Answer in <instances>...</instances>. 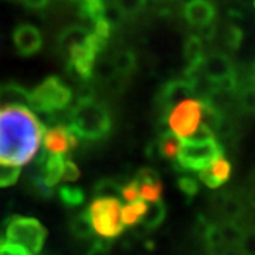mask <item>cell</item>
<instances>
[{
    "mask_svg": "<svg viewBox=\"0 0 255 255\" xmlns=\"http://www.w3.org/2000/svg\"><path fill=\"white\" fill-rule=\"evenodd\" d=\"M44 133L43 124L27 107L0 108V162L14 167L30 163Z\"/></svg>",
    "mask_w": 255,
    "mask_h": 255,
    "instance_id": "1",
    "label": "cell"
},
{
    "mask_svg": "<svg viewBox=\"0 0 255 255\" xmlns=\"http://www.w3.org/2000/svg\"><path fill=\"white\" fill-rule=\"evenodd\" d=\"M68 128L82 140H101L111 132L110 110L94 97L78 98L68 115Z\"/></svg>",
    "mask_w": 255,
    "mask_h": 255,
    "instance_id": "2",
    "label": "cell"
},
{
    "mask_svg": "<svg viewBox=\"0 0 255 255\" xmlns=\"http://www.w3.org/2000/svg\"><path fill=\"white\" fill-rule=\"evenodd\" d=\"M73 92L58 77H47L30 92V108L37 112L53 115L70 105Z\"/></svg>",
    "mask_w": 255,
    "mask_h": 255,
    "instance_id": "3",
    "label": "cell"
},
{
    "mask_svg": "<svg viewBox=\"0 0 255 255\" xmlns=\"http://www.w3.org/2000/svg\"><path fill=\"white\" fill-rule=\"evenodd\" d=\"M221 157H224V147L220 142H217V139L204 143H193L189 140H182V147L176 159V166L183 173H200L209 169L211 164Z\"/></svg>",
    "mask_w": 255,
    "mask_h": 255,
    "instance_id": "4",
    "label": "cell"
},
{
    "mask_svg": "<svg viewBox=\"0 0 255 255\" xmlns=\"http://www.w3.org/2000/svg\"><path fill=\"white\" fill-rule=\"evenodd\" d=\"M6 237L11 244L27 250L31 254H38L46 243V227L36 219L16 216L7 221Z\"/></svg>",
    "mask_w": 255,
    "mask_h": 255,
    "instance_id": "5",
    "label": "cell"
},
{
    "mask_svg": "<svg viewBox=\"0 0 255 255\" xmlns=\"http://www.w3.org/2000/svg\"><path fill=\"white\" fill-rule=\"evenodd\" d=\"M88 214L94 231L101 237L111 240L118 237L124 231L122 204L119 199H95L92 201Z\"/></svg>",
    "mask_w": 255,
    "mask_h": 255,
    "instance_id": "6",
    "label": "cell"
},
{
    "mask_svg": "<svg viewBox=\"0 0 255 255\" xmlns=\"http://www.w3.org/2000/svg\"><path fill=\"white\" fill-rule=\"evenodd\" d=\"M65 157L63 155H53L44 150L38 157L36 166V173L33 177V184L43 196H51L53 189L63 182Z\"/></svg>",
    "mask_w": 255,
    "mask_h": 255,
    "instance_id": "7",
    "label": "cell"
},
{
    "mask_svg": "<svg viewBox=\"0 0 255 255\" xmlns=\"http://www.w3.org/2000/svg\"><path fill=\"white\" fill-rule=\"evenodd\" d=\"M167 125L179 139L190 137L201 125V102L187 100L177 105L167 115Z\"/></svg>",
    "mask_w": 255,
    "mask_h": 255,
    "instance_id": "8",
    "label": "cell"
},
{
    "mask_svg": "<svg viewBox=\"0 0 255 255\" xmlns=\"http://www.w3.org/2000/svg\"><path fill=\"white\" fill-rule=\"evenodd\" d=\"M44 150L53 155H65L78 145V137L73 130L64 125L48 128L44 133Z\"/></svg>",
    "mask_w": 255,
    "mask_h": 255,
    "instance_id": "9",
    "label": "cell"
},
{
    "mask_svg": "<svg viewBox=\"0 0 255 255\" xmlns=\"http://www.w3.org/2000/svg\"><path fill=\"white\" fill-rule=\"evenodd\" d=\"M196 94L194 91V85L193 82L187 80H177V81L167 82L162 88L160 95H159V102L160 107L164 111L166 115L170 114V111L176 108L177 105H180L182 102L187 100H191Z\"/></svg>",
    "mask_w": 255,
    "mask_h": 255,
    "instance_id": "10",
    "label": "cell"
},
{
    "mask_svg": "<svg viewBox=\"0 0 255 255\" xmlns=\"http://www.w3.org/2000/svg\"><path fill=\"white\" fill-rule=\"evenodd\" d=\"M13 43L18 54L30 57L40 51L43 46V36L34 24L21 23L13 31Z\"/></svg>",
    "mask_w": 255,
    "mask_h": 255,
    "instance_id": "11",
    "label": "cell"
},
{
    "mask_svg": "<svg viewBox=\"0 0 255 255\" xmlns=\"http://www.w3.org/2000/svg\"><path fill=\"white\" fill-rule=\"evenodd\" d=\"M201 67H203L204 77L209 80L211 85L223 81L231 75H236L233 64L230 63V60L224 55H211L207 60L203 61Z\"/></svg>",
    "mask_w": 255,
    "mask_h": 255,
    "instance_id": "12",
    "label": "cell"
},
{
    "mask_svg": "<svg viewBox=\"0 0 255 255\" xmlns=\"http://www.w3.org/2000/svg\"><path fill=\"white\" fill-rule=\"evenodd\" d=\"M230 174H231V164L227 159L221 157L211 164L209 169L199 173V180L210 189H219L224 183H227Z\"/></svg>",
    "mask_w": 255,
    "mask_h": 255,
    "instance_id": "13",
    "label": "cell"
},
{
    "mask_svg": "<svg viewBox=\"0 0 255 255\" xmlns=\"http://www.w3.org/2000/svg\"><path fill=\"white\" fill-rule=\"evenodd\" d=\"M30 107V92L14 82L0 85V108Z\"/></svg>",
    "mask_w": 255,
    "mask_h": 255,
    "instance_id": "14",
    "label": "cell"
},
{
    "mask_svg": "<svg viewBox=\"0 0 255 255\" xmlns=\"http://www.w3.org/2000/svg\"><path fill=\"white\" fill-rule=\"evenodd\" d=\"M90 34L91 33L87 28L81 27V26H70V27L64 28L60 37H58L60 51L63 54H67L73 47L82 44L90 37Z\"/></svg>",
    "mask_w": 255,
    "mask_h": 255,
    "instance_id": "15",
    "label": "cell"
},
{
    "mask_svg": "<svg viewBox=\"0 0 255 255\" xmlns=\"http://www.w3.org/2000/svg\"><path fill=\"white\" fill-rule=\"evenodd\" d=\"M180 147H182V139L176 136L172 130L162 132L159 142H157L159 155L164 159H169V160H176L179 152H180Z\"/></svg>",
    "mask_w": 255,
    "mask_h": 255,
    "instance_id": "16",
    "label": "cell"
},
{
    "mask_svg": "<svg viewBox=\"0 0 255 255\" xmlns=\"http://www.w3.org/2000/svg\"><path fill=\"white\" fill-rule=\"evenodd\" d=\"M217 209L223 214L226 221H237L243 213H244V206L238 200L237 197L230 196V194H223L217 200Z\"/></svg>",
    "mask_w": 255,
    "mask_h": 255,
    "instance_id": "17",
    "label": "cell"
},
{
    "mask_svg": "<svg viewBox=\"0 0 255 255\" xmlns=\"http://www.w3.org/2000/svg\"><path fill=\"white\" fill-rule=\"evenodd\" d=\"M166 219V206L162 200L155 203H147L145 216L140 220V224L147 230H155Z\"/></svg>",
    "mask_w": 255,
    "mask_h": 255,
    "instance_id": "18",
    "label": "cell"
},
{
    "mask_svg": "<svg viewBox=\"0 0 255 255\" xmlns=\"http://www.w3.org/2000/svg\"><path fill=\"white\" fill-rule=\"evenodd\" d=\"M147 203L143 200H136L133 203H128L127 206L122 207V223L124 226H135L136 223H140L142 217L145 216Z\"/></svg>",
    "mask_w": 255,
    "mask_h": 255,
    "instance_id": "19",
    "label": "cell"
},
{
    "mask_svg": "<svg viewBox=\"0 0 255 255\" xmlns=\"http://www.w3.org/2000/svg\"><path fill=\"white\" fill-rule=\"evenodd\" d=\"M58 196H60V200L63 201L67 207H78L85 200V193H84L81 187L71 186V184L60 186Z\"/></svg>",
    "mask_w": 255,
    "mask_h": 255,
    "instance_id": "20",
    "label": "cell"
},
{
    "mask_svg": "<svg viewBox=\"0 0 255 255\" xmlns=\"http://www.w3.org/2000/svg\"><path fill=\"white\" fill-rule=\"evenodd\" d=\"M220 227L223 240L227 247H238L244 237V230L238 226L237 221H224Z\"/></svg>",
    "mask_w": 255,
    "mask_h": 255,
    "instance_id": "21",
    "label": "cell"
},
{
    "mask_svg": "<svg viewBox=\"0 0 255 255\" xmlns=\"http://www.w3.org/2000/svg\"><path fill=\"white\" fill-rule=\"evenodd\" d=\"M71 230H73L74 236L78 238H90L95 233L94 227H92L91 219L88 211L85 213H80L78 216H75L71 221Z\"/></svg>",
    "mask_w": 255,
    "mask_h": 255,
    "instance_id": "22",
    "label": "cell"
},
{
    "mask_svg": "<svg viewBox=\"0 0 255 255\" xmlns=\"http://www.w3.org/2000/svg\"><path fill=\"white\" fill-rule=\"evenodd\" d=\"M211 14L213 13H211L210 6H207L203 1H196V3H193L190 7L187 9V17L196 26L207 24L210 21V18H211Z\"/></svg>",
    "mask_w": 255,
    "mask_h": 255,
    "instance_id": "23",
    "label": "cell"
},
{
    "mask_svg": "<svg viewBox=\"0 0 255 255\" xmlns=\"http://www.w3.org/2000/svg\"><path fill=\"white\" fill-rule=\"evenodd\" d=\"M95 197L97 199H118L122 196V187L118 183L105 179L95 184Z\"/></svg>",
    "mask_w": 255,
    "mask_h": 255,
    "instance_id": "24",
    "label": "cell"
},
{
    "mask_svg": "<svg viewBox=\"0 0 255 255\" xmlns=\"http://www.w3.org/2000/svg\"><path fill=\"white\" fill-rule=\"evenodd\" d=\"M177 187L187 199H193L200 190L199 182L189 173H183L177 177Z\"/></svg>",
    "mask_w": 255,
    "mask_h": 255,
    "instance_id": "25",
    "label": "cell"
},
{
    "mask_svg": "<svg viewBox=\"0 0 255 255\" xmlns=\"http://www.w3.org/2000/svg\"><path fill=\"white\" fill-rule=\"evenodd\" d=\"M139 190H140V200L146 203H155L160 200L162 183H143V184H139Z\"/></svg>",
    "mask_w": 255,
    "mask_h": 255,
    "instance_id": "26",
    "label": "cell"
},
{
    "mask_svg": "<svg viewBox=\"0 0 255 255\" xmlns=\"http://www.w3.org/2000/svg\"><path fill=\"white\" fill-rule=\"evenodd\" d=\"M238 104L248 114H255V84L243 88L238 94Z\"/></svg>",
    "mask_w": 255,
    "mask_h": 255,
    "instance_id": "27",
    "label": "cell"
},
{
    "mask_svg": "<svg viewBox=\"0 0 255 255\" xmlns=\"http://www.w3.org/2000/svg\"><path fill=\"white\" fill-rule=\"evenodd\" d=\"M20 177V167L9 166L0 162V187H7L17 182Z\"/></svg>",
    "mask_w": 255,
    "mask_h": 255,
    "instance_id": "28",
    "label": "cell"
},
{
    "mask_svg": "<svg viewBox=\"0 0 255 255\" xmlns=\"http://www.w3.org/2000/svg\"><path fill=\"white\" fill-rule=\"evenodd\" d=\"M238 250L241 255H255V227L250 228L244 233V237L238 246Z\"/></svg>",
    "mask_w": 255,
    "mask_h": 255,
    "instance_id": "29",
    "label": "cell"
},
{
    "mask_svg": "<svg viewBox=\"0 0 255 255\" xmlns=\"http://www.w3.org/2000/svg\"><path fill=\"white\" fill-rule=\"evenodd\" d=\"M135 65V58L130 53H121V54L115 58V68L117 71H119L121 74H128L132 71Z\"/></svg>",
    "mask_w": 255,
    "mask_h": 255,
    "instance_id": "30",
    "label": "cell"
},
{
    "mask_svg": "<svg viewBox=\"0 0 255 255\" xmlns=\"http://www.w3.org/2000/svg\"><path fill=\"white\" fill-rule=\"evenodd\" d=\"M214 139H216V133L213 130H210L206 125L201 124L200 127L197 128V130L190 137H187L184 140H189V142H193V143H204V142H210V140H214Z\"/></svg>",
    "mask_w": 255,
    "mask_h": 255,
    "instance_id": "31",
    "label": "cell"
},
{
    "mask_svg": "<svg viewBox=\"0 0 255 255\" xmlns=\"http://www.w3.org/2000/svg\"><path fill=\"white\" fill-rule=\"evenodd\" d=\"M124 200H127L128 203H133L140 199V190H139V183L136 179L130 180L122 187V196Z\"/></svg>",
    "mask_w": 255,
    "mask_h": 255,
    "instance_id": "32",
    "label": "cell"
},
{
    "mask_svg": "<svg viewBox=\"0 0 255 255\" xmlns=\"http://www.w3.org/2000/svg\"><path fill=\"white\" fill-rule=\"evenodd\" d=\"M80 169L78 166L74 163L73 160L67 159L65 160V166H64V176H63V182L65 183H73L75 182L77 179H80Z\"/></svg>",
    "mask_w": 255,
    "mask_h": 255,
    "instance_id": "33",
    "label": "cell"
},
{
    "mask_svg": "<svg viewBox=\"0 0 255 255\" xmlns=\"http://www.w3.org/2000/svg\"><path fill=\"white\" fill-rule=\"evenodd\" d=\"M0 255H33L28 253L27 250L21 247L11 244L9 241H1L0 240Z\"/></svg>",
    "mask_w": 255,
    "mask_h": 255,
    "instance_id": "34",
    "label": "cell"
},
{
    "mask_svg": "<svg viewBox=\"0 0 255 255\" xmlns=\"http://www.w3.org/2000/svg\"><path fill=\"white\" fill-rule=\"evenodd\" d=\"M21 1H23L27 7L34 10L44 9L47 4L50 3V0H21Z\"/></svg>",
    "mask_w": 255,
    "mask_h": 255,
    "instance_id": "35",
    "label": "cell"
},
{
    "mask_svg": "<svg viewBox=\"0 0 255 255\" xmlns=\"http://www.w3.org/2000/svg\"><path fill=\"white\" fill-rule=\"evenodd\" d=\"M250 186H251V191H255V170L250 176Z\"/></svg>",
    "mask_w": 255,
    "mask_h": 255,
    "instance_id": "36",
    "label": "cell"
}]
</instances>
